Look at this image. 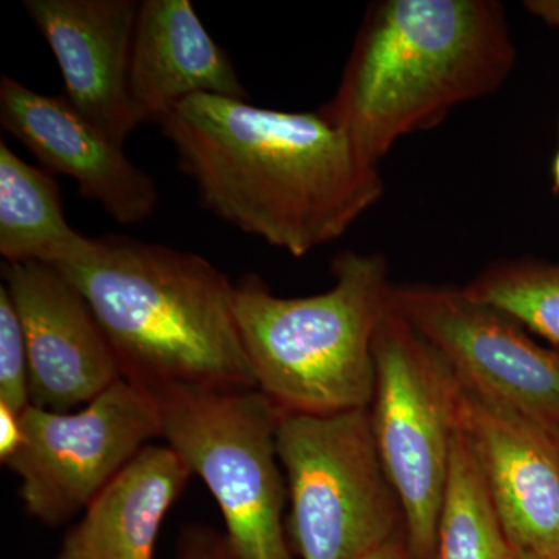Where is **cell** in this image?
<instances>
[{"label":"cell","instance_id":"obj_1","mask_svg":"<svg viewBox=\"0 0 559 559\" xmlns=\"http://www.w3.org/2000/svg\"><path fill=\"white\" fill-rule=\"evenodd\" d=\"M157 124L202 207L293 257L340 240L384 197L380 167L319 110L197 95Z\"/></svg>","mask_w":559,"mask_h":559},{"label":"cell","instance_id":"obj_2","mask_svg":"<svg viewBox=\"0 0 559 559\" xmlns=\"http://www.w3.org/2000/svg\"><path fill=\"white\" fill-rule=\"evenodd\" d=\"M516 60L496 0H378L364 13L340 86L318 110L380 167L399 140L499 91Z\"/></svg>","mask_w":559,"mask_h":559},{"label":"cell","instance_id":"obj_3","mask_svg":"<svg viewBox=\"0 0 559 559\" xmlns=\"http://www.w3.org/2000/svg\"><path fill=\"white\" fill-rule=\"evenodd\" d=\"M57 270L91 305L123 380L146 392L257 389L235 283L204 257L114 235Z\"/></svg>","mask_w":559,"mask_h":559},{"label":"cell","instance_id":"obj_4","mask_svg":"<svg viewBox=\"0 0 559 559\" xmlns=\"http://www.w3.org/2000/svg\"><path fill=\"white\" fill-rule=\"evenodd\" d=\"M334 283L308 297H278L259 274L235 283V318L257 389L286 414L367 409L374 392V337L390 311L389 261L342 250Z\"/></svg>","mask_w":559,"mask_h":559},{"label":"cell","instance_id":"obj_5","mask_svg":"<svg viewBox=\"0 0 559 559\" xmlns=\"http://www.w3.org/2000/svg\"><path fill=\"white\" fill-rule=\"evenodd\" d=\"M162 439L201 477L223 514L237 559H296L286 533L288 484L280 463L282 411L259 389L148 392Z\"/></svg>","mask_w":559,"mask_h":559},{"label":"cell","instance_id":"obj_6","mask_svg":"<svg viewBox=\"0 0 559 559\" xmlns=\"http://www.w3.org/2000/svg\"><path fill=\"white\" fill-rule=\"evenodd\" d=\"M286 533L299 559H366L406 535L403 507L374 443L369 407L280 415Z\"/></svg>","mask_w":559,"mask_h":559},{"label":"cell","instance_id":"obj_7","mask_svg":"<svg viewBox=\"0 0 559 559\" xmlns=\"http://www.w3.org/2000/svg\"><path fill=\"white\" fill-rule=\"evenodd\" d=\"M374 443L403 507L412 558L433 559L463 385L439 349L392 308L374 337Z\"/></svg>","mask_w":559,"mask_h":559},{"label":"cell","instance_id":"obj_8","mask_svg":"<svg viewBox=\"0 0 559 559\" xmlns=\"http://www.w3.org/2000/svg\"><path fill=\"white\" fill-rule=\"evenodd\" d=\"M22 425L24 444L5 466L21 479L25 510L47 525L86 510L143 448L162 439L156 401L123 378L79 411L31 404Z\"/></svg>","mask_w":559,"mask_h":559},{"label":"cell","instance_id":"obj_9","mask_svg":"<svg viewBox=\"0 0 559 559\" xmlns=\"http://www.w3.org/2000/svg\"><path fill=\"white\" fill-rule=\"evenodd\" d=\"M392 310L450 362L463 388L559 429V348L463 286L393 283Z\"/></svg>","mask_w":559,"mask_h":559},{"label":"cell","instance_id":"obj_10","mask_svg":"<svg viewBox=\"0 0 559 559\" xmlns=\"http://www.w3.org/2000/svg\"><path fill=\"white\" fill-rule=\"evenodd\" d=\"M2 277L27 342L33 406L72 412L121 380L97 316L60 270L5 263Z\"/></svg>","mask_w":559,"mask_h":559},{"label":"cell","instance_id":"obj_11","mask_svg":"<svg viewBox=\"0 0 559 559\" xmlns=\"http://www.w3.org/2000/svg\"><path fill=\"white\" fill-rule=\"evenodd\" d=\"M462 428L520 557L559 554V429L466 388Z\"/></svg>","mask_w":559,"mask_h":559},{"label":"cell","instance_id":"obj_12","mask_svg":"<svg viewBox=\"0 0 559 559\" xmlns=\"http://www.w3.org/2000/svg\"><path fill=\"white\" fill-rule=\"evenodd\" d=\"M0 124L47 170L69 176L81 197L100 204L117 223L132 226L156 212V180L64 95L40 94L3 75Z\"/></svg>","mask_w":559,"mask_h":559},{"label":"cell","instance_id":"obj_13","mask_svg":"<svg viewBox=\"0 0 559 559\" xmlns=\"http://www.w3.org/2000/svg\"><path fill=\"white\" fill-rule=\"evenodd\" d=\"M28 17L53 51L64 97L114 142L139 127L128 90L135 0H24Z\"/></svg>","mask_w":559,"mask_h":559},{"label":"cell","instance_id":"obj_14","mask_svg":"<svg viewBox=\"0 0 559 559\" xmlns=\"http://www.w3.org/2000/svg\"><path fill=\"white\" fill-rule=\"evenodd\" d=\"M128 90L140 124L159 123L197 95L249 98L229 55L189 0L140 2Z\"/></svg>","mask_w":559,"mask_h":559},{"label":"cell","instance_id":"obj_15","mask_svg":"<svg viewBox=\"0 0 559 559\" xmlns=\"http://www.w3.org/2000/svg\"><path fill=\"white\" fill-rule=\"evenodd\" d=\"M193 474L168 444H148L103 489L57 559H154L162 522Z\"/></svg>","mask_w":559,"mask_h":559},{"label":"cell","instance_id":"obj_16","mask_svg":"<svg viewBox=\"0 0 559 559\" xmlns=\"http://www.w3.org/2000/svg\"><path fill=\"white\" fill-rule=\"evenodd\" d=\"M97 238L73 229L49 173L0 142V255L5 263L61 267L90 255Z\"/></svg>","mask_w":559,"mask_h":559},{"label":"cell","instance_id":"obj_17","mask_svg":"<svg viewBox=\"0 0 559 559\" xmlns=\"http://www.w3.org/2000/svg\"><path fill=\"white\" fill-rule=\"evenodd\" d=\"M433 559H521L492 506L462 425L452 450Z\"/></svg>","mask_w":559,"mask_h":559},{"label":"cell","instance_id":"obj_18","mask_svg":"<svg viewBox=\"0 0 559 559\" xmlns=\"http://www.w3.org/2000/svg\"><path fill=\"white\" fill-rule=\"evenodd\" d=\"M463 288L559 348V261L533 257L495 260Z\"/></svg>","mask_w":559,"mask_h":559},{"label":"cell","instance_id":"obj_19","mask_svg":"<svg viewBox=\"0 0 559 559\" xmlns=\"http://www.w3.org/2000/svg\"><path fill=\"white\" fill-rule=\"evenodd\" d=\"M0 404L24 412L31 406L27 342L13 300L0 286Z\"/></svg>","mask_w":559,"mask_h":559},{"label":"cell","instance_id":"obj_20","mask_svg":"<svg viewBox=\"0 0 559 559\" xmlns=\"http://www.w3.org/2000/svg\"><path fill=\"white\" fill-rule=\"evenodd\" d=\"M176 559H237L224 533L207 525H187L180 532Z\"/></svg>","mask_w":559,"mask_h":559},{"label":"cell","instance_id":"obj_21","mask_svg":"<svg viewBox=\"0 0 559 559\" xmlns=\"http://www.w3.org/2000/svg\"><path fill=\"white\" fill-rule=\"evenodd\" d=\"M24 440L22 412L10 409L5 404H0V460H2V465H5L21 450Z\"/></svg>","mask_w":559,"mask_h":559},{"label":"cell","instance_id":"obj_22","mask_svg":"<svg viewBox=\"0 0 559 559\" xmlns=\"http://www.w3.org/2000/svg\"><path fill=\"white\" fill-rule=\"evenodd\" d=\"M524 7L533 16L559 28V0H527Z\"/></svg>","mask_w":559,"mask_h":559},{"label":"cell","instance_id":"obj_23","mask_svg":"<svg viewBox=\"0 0 559 559\" xmlns=\"http://www.w3.org/2000/svg\"><path fill=\"white\" fill-rule=\"evenodd\" d=\"M366 559H414L407 546L406 535H401L399 538L390 540L384 547L373 551Z\"/></svg>","mask_w":559,"mask_h":559},{"label":"cell","instance_id":"obj_24","mask_svg":"<svg viewBox=\"0 0 559 559\" xmlns=\"http://www.w3.org/2000/svg\"><path fill=\"white\" fill-rule=\"evenodd\" d=\"M551 189L559 194V148L551 160Z\"/></svg>","mask_w":559,"mask_h":559},{"label":"cell","instance_id":"obj_25","mask_svg":"<svg viewBox=\"0 0 559 559\" xmlns=\"http://www.w3.org/2000/svg\"><path fill=\"white\" fill-rule=\"evenodd\" d=\"M521 559H559V554L546 555V557H521Z\"/></svg>","mask_w":559,"mask_h":559}]
</instances>
